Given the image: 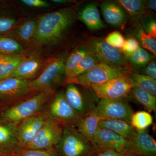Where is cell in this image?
Masks as SVG:
<instances>
[{"instance_id":"obj_11","label":"cell","mask_w":156,"mask_h":156,"mask_svg":"<svg viewBox=\"0 0 156 156\" xmlns=\"http://www.w3.org/2000/svg\"><path fill=\"white\" fill-rule=\"evenodd\" d=\"M129 74L126 72L104 83L93 85L91 88L100 99L125 98L132 88Z\"/></svg>"},{"instance_id":"obj_40","label":"cell","mask_w":156,"mask_h":156,"mask_svg":"<svg viewBox=\"0 0 156 156\" xmlns=\"http://www.w3.org/2000/svg\"><path fill=\"white\" fill-rule=\"evenodd\" d=\"M122 153L112 149H103L95 156H122Z\"/></svg>"},{"instance_id":"obj_28","label":"cell","mask_w":156,"mask_h":156,"mask_svg":"<svg viewBox=\"0 0 156 156\" xmlns=\"http://www.w3.org/2000/svg\"><path fill=\"white\" fill-rule=\"evenodd\" d=\"M37 21L27 20L21 24L17 30V33L20 38L24 41H29L34 39L36 34Z\"/></svg>"},{"instance_id":"obj_18","label":"cell","mask_w":156,"mask_h":156,"mask_svg":"<svg viewBox=\"0 0 156 156\" xmlns=\"http://www.w3.org/2000/svg\"><path fill=\"white\" fill-rule=\"evenodd\" d=\"M98 127L110 130L124 138L131 140L136 130L130 123L123 120L115 119H102Z\"/></svg>"},{"instance_id":"obj_43","label":"cell","mask_w":156,"mask_h":156,"mask_svg":"<svg viewBox=\"0 0 156 156\" xmlns=\"http://www.w3.org/2000/svg\"><path fill=\"white\" fill-rule=\"evenodd\" d=\"M122 156H140L132 153L126 152L122 153Z\"/></svg>"},{"instance_id":"obj_16","label":"cell","mask_w":156,"mask_h":156,"mask_svg":"<svg viewBox=\"0 0 156 156\" xmlns=\"http://www.w3.org/2000/svg\"><path fill=\"white\" fill-rule=\"evenodd\" d=\"M131 141L134 144L133 154L140 156H156V142L147 129L136 130Z\"/></svg>"},{"instance_id":"obj_1","label":"cell","mask_w":156,"mask_h":156,"mask_svg":"<svg viewBox=\"0 0 156 156\" xmlns=\"http://www.w3.org/2000/svg\"><path fill=\"white\" fill-rule=\"evenodd\" d=\"M71 9H62L42 16L37 21L35 40L39 44L50 45L60 41L75 19Z\"/></svg>"},{"instance_id":"obj_41","label":"cell","mask_w":156,"mask_h":156,"mask_svg":"<svg viewBox=\"0 0 156 156\" xmlns=\"http://www.w3.org/2000/svg\"><path fill=\"white\" fill-rule=\"evenodd\" d=\"M147 5L153 11H156V0H151L148 1L147 2Z\"/></svg>"},{"instance_id":"obj_30","label":"cell","mask_w":156,"mask_h":156,"mask_svg":"<svg viewBox=\"0 0 156 156\" xmlns=\"http://www.w3.org/2000/svg\"><path fill=\"white\" fill-rule=\"evenodd\" d=\"M22 51V46L14 39L5 37H0V53L14 55Z\"/></svg>"},{"instance_id":"obj_27","label":"cell","mask_w":156,"mask_h":156,"mask_svg":"<svg viewBox=\"0 0 156 156\" xmlns=\"http://www.w3.org/2000/svg\"><path fill=\"white\" fill-rule=\"evenodd\" d=\"M89 52L86 48H80L73 52L68 58L65 63V73L67 76L76 67V66L85 57Z\"/></svg>"},{"instance_id":"obj_17","label":"cell","mask_w":156,"mask_h":156,"mask_svg":"<svg viewBox=\"0 0 156 156\" xmlns=\"http://www.w3.org/2000/svg\"><path fill=\"white\" fill-rule=\"evenodd\" d=\"M104 18L109 25L121 27L126 22L125 11L119 4L112 2H106L101 5Z\"/></svg>"},{"instance_id":"obj_33","label":"cell","mask_w":156,"mask_h":156,"mask_svg":"<svg viewBox=\"0 0 156 156\" xmlns=\"http://www.w3.org/2000/svg\"><path fill=\"white\" fill-rule=\"evenodd\" d=\"M105 41L114 48L122 49L125 43V39L119 32L115 31L109 34Z\"/></svg>"},{"instance_id":"obj_8","label":"cell","mask_w":156,"mask_h":156,"mask_svg":"<svg viewBox=\"0 0 156 156\" xmlns=\"http://www.w3.org/2000/svg\"><path fill=\"white\" fill-rule=\"evenodd\" d=\"M134 112L125 98H101L91 113L103 119H115L130 123Z\"/></svg>"},{"instance_id":"obj_12","label":"cell","mask_w":156,"mask_h":156,"mask_svg":"<svg viewBox=\"0 0 156 156\" xmlns=\"http://www.w3.org/2000/svg\"><path fill=\"white\" fill-rule=\"evenodd\" d=\"M100 150L112 149L119 152L133 153L134 144L131 141L110 130L98 127L92 141Z\"/></svg>"},{"instance_id":"obj_4","label":"cell","mask_w":156,"mask_h":156,"mask_svg":"<svg viewBox=\"0 0 156 156\" xmlns=\"http://www.w3.org/2000/svg\"><path fill=\"white\" fill-rule=\"evenodd\" d=\"M66 80L64 59L55 58L38 76L30 81V91L32 93L44 91L54 92Z\"/></svg>"},{"instance_id":"obj_13","label":"cell","mask_w":156,"mask_h":156,"mask_svg":"<svg viewBox=\"0 0 156 156\" xmlns=\"http://www.w3.org/2000/svg\"><path fill=\"white\" fill-rule=\"evenodd\" d=\"M30 81L9 77L0 81V99L17 102L30 93Z\"/></svg>"},{"instance_id":"obj_32","label":"cell","mask_w":156,"mask_h":156,"mask_svg":"<svg viewBox=\"0 0 156 156\" xmlns=\"http://www.w3.org/2000/svg\"><path fill=\"white\" fill-rule=\"evenodd\" d=\"M138 37L142 47L150 51L156 56V39L149 35L148 34L145 33L142 30L140 31L138 33Z\"/></svg>"},{"instance_id":"obj_7","label":"cell","mask_w":156,"mask_h":156,"mask_svg":"<svg viewBox=\"0 0 156 156\" xmlns=\"http://www.w3.org/2000/svg\"><path fill=\"white\" fill-rule=\"evenodd\" d=\"M126 72L122 67L99 62L87 72L67 81L66 84L73 83L90 88L93 85L104 83Z\"/></svg>"},{"instance_id":"obj_19","label":"cell","mask_w":156,"mask_h":156,"mask_svg":"<svg viewBox=\"0 0 156 156\" xmlns=\"http://www.w3.org/2000/svg\"><path fill=\"white\" fill-rule=\"evenodd\" d=\"M79 17L81 21L91 30H99L105 27L97 6L95 3H90L84 7L79 13Z\"/></svg>"},{"instance_id":"obj_37","label":"cell","mask_w":156,"mask_h":156,"mask_svg":"<svg viewBox=\"0 0 156 156\" xmlns=\"http://www.w3.org/2000/svg\"><path fill=\"white\" fill-rule=\"evenodd\" d=\"M22 2L26 5L35 8H48L50 6L49 3L42 0H22Z\"/></svg>"},{"instance_id":"obj_36","label":"cell","mask_w":156,"mask_h":156,"mask_svg":"<svg viewBox=\"0 0 156 156\" xmlns=\"http://www.w3.org/2000/svg\"><path fill=\"white\" fill-rule=\"evenodd\" d=\"M16 20L8 17H0V33L5 32L13 28Z\"/></svg>"},{"instance_id":"obj_9","label":"cell","mask_w":156,"mask_h":156,"mask_svg":"<svg viewBox=\"0 0 156 156\" xmlns=\"http://www.w3.org/2000/svg\"><path fill=\"white\" fill-rule=\"evenodd\" d=\"M87 48L99 62L118 67H128L127 60L119 49L109 44L105 40L96 38L90 39Z\"/></svg>"},{"instance_id":"obj_39","label":"cell","mask_w":156,"mask_h":156,"mask_svg":"<svg viewBox=\"0 0 156 156\" xmlns=\"http://www.w3.org/2000/svg\"><path fill=\"white\" fill-rule=\"evenodd\" d=\"M145 27L147 34L154 38L156 39V23L155 20H151L149 22H148Z\"/></svg>"},{"instance_id":"obj_38","label":"cell","mask_w":156,"mask_h":156,"mask_svg":"<svg viewBox=\"0 0 156 156\" xmlns=\"http://www.w3.org/2000/svg\"><path fill=\"white\" fill-rule=\"evenodd\" d=\"M145 75L156 80V63L155 62L151 61L148 63L144 71Z\"/></svg>"},{"instance_id":"obj_10","label":"cell","mask_w":156,"mask_h":156,"mask_svg":"<svg viewBox=\"0 0 156 156\" xmlns=\"http://www.w3.org/2000/svg\"><path fill=\"white\" fill-rule=\"evenodd\" d=\"M64 92L68 102L80 118L91 113L100 99L96 95L85 94L77 84L73 83L66 84Z\"/></svg>"},{"instance_id":"obj_26","label":"cell","mask_w":156,"mask_h":156,"mask_svg":"<svg viewBox=\"0 0 156 156\" xmlns=\"http://www.w3.org/2000/svg\"><path fill=\"white\" fill-rule=\"evenodd\" d=\"M153 122V119L150 113L140 111L133 113L130 124L136 130H143L152 125Z\"/></svg>"},{"instance_id":"obj_20","label":"cell","mask_w":156,"mask_h":156,"mask_svg":"<svg viewBox=\"0 0 156 156\" xmlns=\"http://www.w3.org/2000/svg\"><path fill=\"white\" fill-rule=\"evenodd\" d=\"M102 119L97 115L90 113L80 118L75 127L83 136L92 142L99 122Z\"/></svg>"},{"instance_id":"obj_23","label":"cell","mask_w":156,"mask_h":156,"mask_svg":"<svg viewBox=\"0 0 156 156\" xmlns=\"http://www.w3.org/2000/svg\"><path fill=\"white\" fill-rule=\"evenodd\" d=\"M129 78L132 87H137L156 96V80L144 74L132 73Z\"/></svg>"},{"instance_id":"obj_3","label":"cell","mask_w":156,"mask_h":156,"mask_svg":"<svg viewBox=\"0 0 156 156\" xmlns=\"http://www.w3.org/2000/svg\"><path fill=\"white\" fill-rule=\"evenodd\" d=\"M63 127L61 139L54 148L57 156H95L102 150L83 136L74 126Z\"/></svg>"},{"instance_id":"obj_6","label":"cell","mask_w":156,"mask_h":156,"mask_svg":"<svg viewBox=\"0 0 156 156\" xmlns=\"http://www.w3.org/2000/svg\"><path fill=\"white\" fill-rule=\"evenodd\" d=\"M63 127L62 124L46 118L44 123L34 139L24 149L53 151L61 139Z\"/></svg>"},{"instance_id":"obj_22","label":"cell","mask_w":156,"mask_h":156,"mask_svg":"<svg viewBox=\"0 0 156 156\" xmlns=\"http://www.w3.org/2000/svg\"><path fill=\"white\" fill-rule=\"evenodd\" d=\"M24 58L18 55L2 56L0 60V81L10 77Z\"/></svg>"},{"instance_id":"obj_5","label":"cell","mask_w":156,"mask_h":156,"mask_svg":"<svg viewBox=\"0 0 156 156\" xmlns=\"http://www.w3.org/2000/svg\"><path fill=\"white\" fill-rule=\"evenodd\" d=\"M41 113L62 126L75 127L80 118L68 102L63 90H59L51 98Z\"/></svg>"},{"instance_id":"obj_21","label":"cell","mask_w":156,"mask_h":156,"mask_svg":"<svg viewBox=\"0 0 156 156\" xmlns=\"http://www.w3.org/2000/svg\"><path fill=\"white\" fill-rule=\"evenodd\" d=\"M41 62L37 59H24L17 66L10 77L29 80L34 77L41 67Z\"/></svg>"},{"instance_id":"obj_44","label":"cell","mask_w":156,"mask_h":156,"mask_svg":"<svg viewBox=\"0 0 156 156\" xmlns=\"http://www.w3.org/2000/svg\"><path fill=\"white\" fill-rule=\"evenodd\" d=\"M2 56H0V60H1V58H2Z\"/></svg>"},{"instance_id":"obj_25","label":"cell","mask_w":156,"mask_h":156,"mask_svg":"<svg viewBox=\"0 0 156 156\" xmlns=\"http://www.w3.org/2000/svg\"><path fill=\"white\" fill-rule=\"evenodd\" d=\"M99 63L94 55L89 50L87 56L79 63L72 71L66 77L65 83L69 80L79 76L87 72L88 71Z\"/></svg>"},{"instance_id":"obj_45","label":"cell","mask_w":156,"mask_h":156,"mask_svg":"<svg viewBox=\"0 0 156 156\" xmlns=\"http://www.w3.org/2000/svg\"><path fill=\"white\" fill-rule=\"evenodd\" d=\"M0 156H3L1 154H0Z\"/></svg>"},{"instance_id":"obj_2","label":"cell","mask_w":156,"mask_h":156,"mask_svg":"<svg viewBox=\"0 0 156 156\" xmlns=\"http://www.w3.org/2000/svg\"><path fill=\"white\" fill-rule=\"evenodd\" d=\"M53 93L37 92L12 104L1 112L0 122L17 126L23 120L41 113Z\"/></svg>"},{"instance_id":"obj_34","label":"cell","mask_w":156,"mask_h":156,"mask_svg":"<svg viewBox=\"0 0 156 156\" xmlns=\"http://www.w3.org/2000/svg\"><path fill=\"white\" fill-rule=\"evenodd\" d=\"M16 156H57L54 151H45L21 149Z\"/></svg>"},{"instance_id":"obj_31","label":"cell","mask_w":156,"mask_h":156,"mask_svg":"<svg viewBox=\"0 0 156 156\" xmlns=\"http://www.w3.org/2000/svg\"><path fill=\"white\" fill-rule=\"evenodd\" d=\"M126 57L132 63L138 67L145 66L151 60L149 53L140 47L134 53Z\"/></svg>"},{"instance_id":"obj_24","label":"cell","mask_w":156,"mask_h":156,"mask_svg":"<svg viewBox=\"0 0 156 156\" xmlns=\"http://www.w3.org/2000/svg\"><path fill=\"white\" fill-rule=\"evenodd\" d=\"M130 93L133 99L141 105L147 112H156V96L137 87H132Z\"/></svg>"},{"instance_id":"obj_42","label":"cell","mask_w":156,"mask_h":156,"mask_svg":"<svg viewBox=\"0 0 156 156\" xmlns=\"http://www.w3.org/2000/svg\"><path fill=\"white\" fill-rule=\"evenodd\" d=\"M52 2L57 4H66V3H71L72 1L68 0H52Z\"/></svg>"},{"instance_id":"obj_15","label":"cell","mask_w":156,"mask_h":156,"mask_svg":"<svg viewBox=\"0 0 156 156\" xmlns=\"http://www.w3.org/2000/svg\"><path fill=\"white\" fill-rule=\"evenodd\" d=\"M17 126L0 122V154L16 156L20 150L17 136Z\"/></svg>"},{"instance_id":"obj_35","label":"cell","mask_w":156,"mask_h":156,"mask_svg":"<svg viewBox=\"0 0 156 156\" xmlns=\"http://www.w3.org/2000/svg\"><path fill=\"white\" fill-rule=\"evenodd\" d=\"M139 47V44L137 40L134 38L131 37L125 40L122 50L127 56L135 52Z\"/></svg>"},{"instance_id":"obj_14","label":"cell","mask_w":156,"mask_h":156,"mask_svg":"<svg viewBox=\"0 0 156 156\" xmlns=\"http://www.w3.org/2000/svg\"><path fill=\"white\" fill-rule=\"evenodd\" d=\"M46 119L43 114L23 120L17 128V136L20 146L23 149L34 139Z\"/></svg>"},{"instance_id":"obj_29","label":"cell","mask_w":156,"mask_h":156,"mask_svg":"<svg viewBox=\"0 0 156 156\" xmlns=\"http://www.w3.org/2000/svg\"><path fill=\"white\" fill-rule=\"evenodd\" d=\"M117 2L122 9L133 16L144 13L146 10L144 2L140 0H119Z\"/></svg>"}]
</instances>
